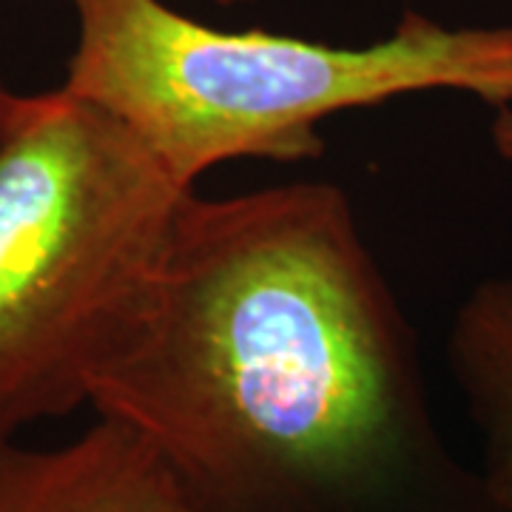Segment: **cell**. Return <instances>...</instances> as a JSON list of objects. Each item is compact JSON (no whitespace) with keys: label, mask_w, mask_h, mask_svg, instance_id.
<instances>
[{"label":"cell","mask_w":512,"mask_h":512,"mask_svg":"<svg viewBox=\"0 0 512 512\" xmlns=\"http://www.w3.org/2000/svg\"><path fill=\"white\" fill-rule=\"evenodd\" d=\"M493 146L498 157L512 163V109H498L493 120Z\"/></svg>","instance_id":"obj_7"},{"label":"cell","mask_w":512,"mask_h":512,"mask_svg":"<svg viewBox=\"0 0 512 512\" xmlns=\"http://www.w3.org/2000/svg\"><path fill=\"white\" fill-rule=\"evenodd\" d=\"M191 191L92 100L23 97L0 143V441L89 404Z\"/></svg>","instance_id":"obj_3"},{"label":"cell","mask_w":512,"mask_h":512,"mask_svg":"<svg viewBox=\"0 0 512 512\" xmlns=\"http://www.w3.org/2000/svg\"><path fill=\"white\" fill-rule=\"evenodd\" d=\"M447 365L484 439V484L512 512V279H484L458 305Z\"/></svg>","instance_id":"obj_5"},{"label":"cell","mask_w":512,"mask_h":512,"mask_svg":"<svg viewBox=\"0 0 512 512\" xmlns=\"http://www.w3.org/2000/svg\"><path fill=\"white\" fill-rule=\"evenodd\" d=\"M222 6H234V3H248V0H217Z\"/></svg>","instance_id":"obj_8"},{"label":"cell","mask_w":512,"mask_h":512,"mask_svg":"<svg viewBox=\"0 0 512 512\" xmlns=\"http://www.w3.org/2000/svg\"><path fill=\"white\" fill-rule=\"evenodd\" d=\"M66 92L126 123L188 188L239 157L308 160L319 123L404 94L464 92L512 109V26L450 29L404 12L362 49L276 32H228L163 0H72Z\"/></svg>","instance_id":"obj_2"},{"label":"cell","mask_w":512,"mask_h":512,"mask_svg":"<svg viewBox=\"0 0 512 512\" xmlns=\"http://www.w3.org/2000/svg\"><path fill=\"white\" fill-rule=\"evenodd\" d=\"M0 512H197L148 441L117 419L57 447L0 441Z\"/></svg>","instance_id":"obj_4"},{"label":"cell","mask_w":512,"mask_h":512,"mask_svg":"<svg viewBox=\"0 0 512 512\" xmlns=\"http://www.w3.org/2000/svg\"><path fill=\"white\" fill-rule=\"evenodd\" d=\"M89 404L197 512H501L441 439L413 325L336 185L191 191Z\"/></svg>","instance_id":"obj_1"},{"label":"cell","mask_w":512,"mask_h":512,"mask_svg":"<svg viewBox=\"0 0 512 512\" xmlns=\"http://www.w3.org/2000/svg\"><path fill=\"white\" fill-rule=\"evenodd\" d=\"M23 97H26V94L9 92V89L3 86V80H0V143H3V137L12 131V126L18 123V114L20 109H23Z\"/></svg>","instance_id":"obj_6"}]
</instances>
